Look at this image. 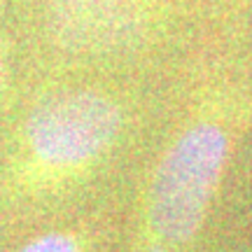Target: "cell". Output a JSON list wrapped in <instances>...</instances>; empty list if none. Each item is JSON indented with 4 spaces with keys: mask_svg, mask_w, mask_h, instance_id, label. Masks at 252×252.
<instances>
[{
    "mask_svg": "<svg viewBox=\"0 0 252 252\" xmlns=\"http://www.w3.org/2000/svg\"><path fill=\"white\" fill-rule=\"evenodd\" d=\"M21 252H77V245L65 234H45L28 243Z\"/></svg>",
    "mask_w": 252,
    "mask_h": 252,
    "instance_id": "277c9868",
    "label": "cell"
},
{
    "mask_svg": "<svg viewBox=\"0 0 252 252\" xmlns=\"http://www.w3.org/2000/svg\"><path fill=\"white\" fill-rule=\"evenodd\" d=\"M2 72H5V59H2V40H0V84H2Z\"/></svg>",
    "mask_w": 252,
    "mask_h": 252,
    "instance_id": "5b68a950",
    "label": "cell"
},
{
    "mask_svg": "<svg viewBox=\"0 0 252 252\" xmlns=\"http://www.w3.org/2000/svg\"><path fill=\"white\" fill-rule=\"evenodd\" d=\"M229 159V128L201 117L166 150L150 187V226L163 243L191 241L215 198Z\"/></svg>",
    "mask_w": 252,
    "mask_h": 252,
    "instance_id": "6da1fadb",
    "label": "cell"
},
{
    "mask_svg": "<svg viewBox=\"0 0 252 252\" xmlns=\"http://www.w3.org/2000/svg\"><path fill=\"white\" fill-rule=\"evenodd\" d=\"M157 0H47L54 42L77 54L133 49L154 31Z\"/></svg>",
    "mask_w": 252,
    "mask_h": 252,
    "instance_id": "3957f363",
    "label": "cell"
},
{
    "mask_svg": "<svg viewBox=\"0 0 252 252\" xmlns=\"http://www.w3.org/2000/svg\"><path fill=\"white\" fill-rule=\"evenodd\" d=\"M122 131V110L98 91H61L37 105L26 124L28 150L49 171L96 161Z\"/></svg>",
    "mask_w": 252,
    "mask_h": 252,
    "instance_id": "7a4b0ae2",
    "label": "cell"
}]
</instances>
